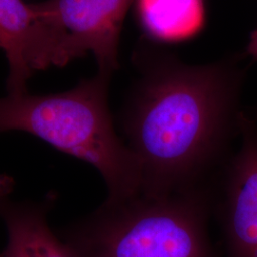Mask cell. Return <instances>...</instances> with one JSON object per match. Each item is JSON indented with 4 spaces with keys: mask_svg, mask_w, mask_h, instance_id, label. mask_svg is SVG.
<instances>
[{
    "mask_svg": "<svg viewBox=\"0 0 257 257\" xmlns=\"http://www.w3.org/2000/svg\"><path fill=\"white\" fill-rule=\"evenodd\" d=\"M239 138L218 180L212 218L220 228L222 257H257V125L245 111Z\"/></svg>",
    "mask_w": 257,
    "mask_h": 257,
    "instance_id": "5b68a950",
    "label": "cell"
},
{
    "mask_svg": "<svg viewBox=\"0 0 257 257\" xmlns=\"http://www.w3.org/2000/svg\"><path fill=\"white\" fill-rule=\"evenodd\" d=\"M111 76L97 72L66 92L0 97V134L28 133L93 166L105 180L109 200L137 194L140 167L113 126L109 107Z\"/></svg>",
    "mask_w": 257,
    "mask_h": 257,
    "instance_id": "7a4b0ae2",
    "label": "cell"
},
{
    "mask_svg": "<svg viewBox=\"0 0 257 257\" xmlns=\"http://www.w3.org/2000/svg\"><path fill=\"white\" fill-rule=\"evenodd\" d=\"M216 188L106 199L61 238L78 257H222L210 232Z\"/></svg>",
    "mask_w": 257,
    "mask_h": 257,
    "instance_id": "3957f363",
    "label": "cell"
},
{
    "mask_svg": "<svg viewBox=\"0 0 257 257\" xmlns=\"http://www.w3.org/2000/svg\"><path fill=\"white\" fill-rule=\"evenodd\" d=\"M13 183L0 177V218L6 225L8 240L0 257H78L48 224V212L55 196L42 202L17 201L10 195Z\"/></svg>",
    "mask_w": 257,
    "mask_h": 257,
    "instance_id": "52a82bcc",
    "label": "cell"
},
{
    "mask_svg": "<svg viewBox=\"0 0 257 257\" xmlns=\"http://www.w3.org/2000/svg\"><path fill=\"white\" fill-rule=\"evenodd\" d=\"M162 43L138 39L132 55L137 76L121 112L125 142L140 167V192L215 187L239 137L243 55L189 64Z\"/></svg>",
    "mask_w": 257,
    "mask_h": 257,
    "instance_id": "6da1fadb",
    "label": "cell"
},
{
    "mask_svg": "<svg viewBox=\"0 0 257 257\" xmlns=\"http://www.w3.org/2000/svg\"><path fill=\"white\" fill-rule=\"evenodd\" d=\"M135 5L144 35L159 42L192 38L205 24L203 0H136Z\"/></svg>",
    "mask_w": 257,
    "mask_h": 257,
    "instance_id": "ba28073f",
    "label": "cell"
},
{
    "mask_svg": "<svg viewBox=\"0 0 257 257\" xmlns=\"http://www.w3.org/2000/svg\"><path fill=\"white\" fill-rule=\"evenodd\" d=\"M0 48L9 65L8 93L27 92L35 71L55 66L54 34L36 4L0 0Z\"/></svg>",
    "mask_w": 257,
    "mask_h": 257,
    "instance_id": "8992f818",
    "label": "cell"
},
{
    "mask_svg": "<svg viewBox=\"0 0 257 257\" xmlns=\"http://www.w3.org/2000/svg\"><path fill=\"white\" fill-rule=\"evenodd\" d=\"M136 0H47L36 4L53 30L55 66L92 53L98 72L119 68V41L124 20Z\"/></svg>",
    "mask_w": 257,
    "mask_h": 257,
    "instance_id": "277c9868",
    "label": "cell"
},
{
    "mask_svg": "<svg viewBox=\"0 0 257 257\" xmlns=\"http://www.w3.org/2000/svg\"><path fill=\"white\" fill-rule=\"evenodd\" d=\"M246 55L250 56L253 60H257V29L250 35Z\"/></svg>",
    "mask_w": 257,
    "mask_h": 257,
    "instance_id": "9c48e42d",
    "label": "cell"
}]
</instances>
